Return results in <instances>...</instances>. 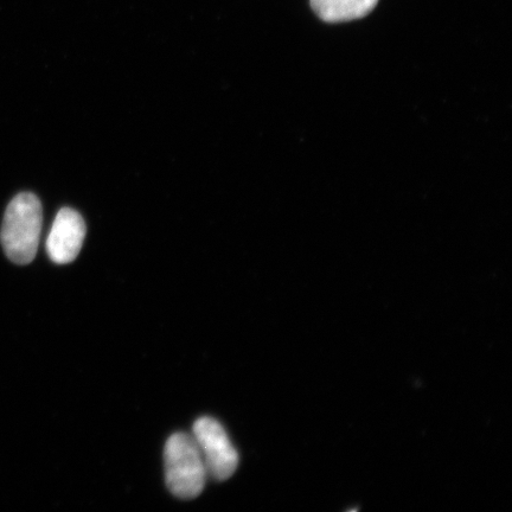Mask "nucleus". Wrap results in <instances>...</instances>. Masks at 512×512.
<instances>
[{
    "mask_svg": "<svg viewBox=\"0 0 512 512\" xmlns=\"http://www.w3.org/2000/svg\"><path fill=\"white\" fill-rule=\"evenodd\" d=\"M42 204L30 192L17 195L4 216L2 245L6 256L17 265H28L35 259L42 230Z\"/></svg>",
    "mask_w": 512,
    "mask_h": 512,
    "instance_id": "f257e3e1",
    "label": "nucleus"
},
{
    "mask_svg": "<svg viewBox=\"0 0 512 512\" xmlns=\"http://www.w3.org/2000/svg\"><path fill=\"white\" fill-rule=\"evenodd\" d=\"M165 479L171 494L194 499L202 494L208 471L192 435L176 433L165 445Z\"/></svg>",
    "mask_w": 512,
    "mask_h": 512,
    "instance_id": "f03ea898",
    "label": "nucleus"
},
{
    "mask_svg": "<svg viewBox=\"0 0 512 512\" xmlns=\"http://www.w3.org/2000/svg\"><path fill=\"white\" fill-rule=\"evenodd\" d=\"M192 437L200 448L208 476L224 482L234 475L239 466V454L219 421L198 419L192 428Z\"/></svg>",
    "mask_w": 512,
    "mask_h": 512,
    "instance_id": "7ed1b4c3",
    "label": "nucleus"
},
{
    "mask_svg": "<svg viewBox=\"0 0 512 512\" xmlns=\"http://www.w3.org/2000/svg\"><path fill=\"white\" fill-rule=\"evenodd\" d=\"M86 236L82 216L70 208H63L56 215L47 240V252L57 265L73 262L81 251Z\"/></svg>",
    "mask_w": 512,
    "mask_h": 512,
    "instance_id": "20e7f679",
    "label": "nucleus"
},
{
    "mask_svg": "<svg viewBox=\"0 0 512 512\" xmlns=\"http://www.w3.org/2000/svg\"><path fill=\"white\" fill-rule=\"evenodd\" d=\"M379 0H311L316 15L328 23H343L366 17Z\"/></svg>",
    "mask_w": 512,
    "mask_h": 512,
    "instance_id": "39448f33",
    "label": "nucleus"
}]
</instances>
